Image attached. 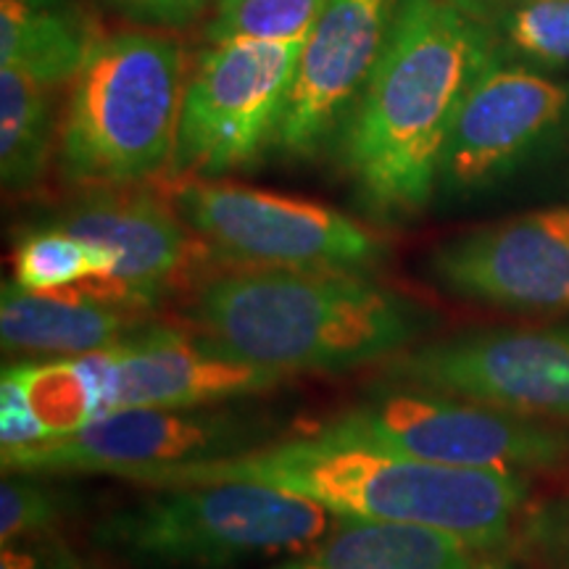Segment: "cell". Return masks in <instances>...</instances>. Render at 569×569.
Instances as JSON below:
<instances>
[{"label":"cell","mask_w":569,"mask_h":569,"mask_svg":"<svg viewBox=\"0 0 569 569\" xmlns=\"http://www.w3.org/2000/svg\"><path fill=\"white\" fill-rule=\"evenodd\" d=\"M130 482L148 488L256 482L309 498L340 519L448 532L475 553H496L517 538L530 501L528 475L446 467L319 432L272 440L238 457L151 469Z\"/></svg>","instance_id":"cell-1"},{"label":"cell","mask_w":569,"mask_h":569,"mask_svg":"<svg viewBox=\"0 0 569 569\" xmlns=\"http://www.w3.org/2000/svg\"><path fill=\"white\" fill-rule=\"evenodd\" d=\"M496 56L490 32L457 0H398L386 51L338 140L372 217L407 222L427 209L459 106Z\"/></svg>","instance_id":"cell-2"},{"label":"cell","mask_w":569,"mask_h":569,"mask_svg":"<svg viewBox=\"0 0 569 569\" xmlns=\"http://www.w3.org/2000/svg\"><path fill=\"white\" fill-rule=\"evenodd\" d=\"M184 319L224 351L293 375H343L415 348L436 315L365 272L232 267L206 274Z\"/></svg>","instance_id":"cell-3"},{"label":"cell","mask_w":569,"mask_h":569,"mask_svg":"<svg viewBox=\"0 0 569 569\" xmlns=\"http://www.w3.org/2000/svg\"><path fill=\"white\" fill-rule=\"evenodd\" d=\"M319 503L256 482L161 486L92 522L90 546L122 569H248L317 543Z\"/></svg>","instance_id":"cell-4"},{"label":"cell","mask_w":569,"mask_h":569,"mask_svg":"<svg viewBox=\"0 0 569 569\" xmlns=\"http://www.w3.org/2000/svg\"><path fill=\"white\" fill-rule=\"evenodd\" d=\"M184 84V53L172 34H103L63 106L56 153L61 180L80 190L122 188L169 172Z\"/></svg>","instance_id":"cell-5"},{"label":"cell","mask_w":569,"mask_h":569,"mask_svg":"<svg viewBox=\"0 0 569 569\" xmlns=\"http://www.w3.org/2000/svg\"><path fill=\"white\" fill-rule=\"evenodd\" d=\"M317 432L436 465L503 475L551 472L569 465V427L553 419L390 382H377Z\"/></svg>","instance_id":"cell-6"},{"label":"cell","mask_w":569,"mask_h":569,"mask_svg":"<svg viewBox=\"0 0 569 569\" xmlns=\"http://www.w3.org/2000/svg\"><path fill=\"white\" fill-rule=\"evenodd\" d=\"M169 201L213 259L230 267L372 272L388 240L359 219L306 198L203 177H169Z\"/></svg>","instance_id":"cell-7"},{"label":"cell","mask_w":569,"mask_h":569,"mask_svg":"<svg viewBox=\"0 0 569 569\" xmlns=\"http://www.w3.org/2000/svg\"><path fill=\"white\" fill-rule=\"evenodd\" d=\"M274 419L238 401L190 409H122L63 438L3 451V472L111 475L132 480L151 469L227 459L272 443Z\"/></svg>","instance_id":"cell-8"},{"label":"cell","mask_w":569,"mask_h":569,"mask_svg":"<svg viewBox=\"0 0 569 569\" xmlns=\"http://www.w3.org/2000/svg\"><path fill=\"white\" fill-rule=\"evenodd\" d=\"M303 40L211 42L184 84L169 177L219 180L274 146Z\"/></svg>","instance_id":"cell-9"},{"label":"cell","mask_w":569,"mask_h":569,"mask_svg":"<svg viewBox=\"0 0 569 569\" xmlns=\"http://www.w3.org/2000/svg\"><path fill=\"white\" fill-rule=\"evenodd\" d=\"M380 382L440 390L540 419H569V325L472 330L417 343Z\"/></svg>","instance_id":"cell-10"},{"label":"cell","mask_w":569,"mask_h":569,"mask_svg":"<svg viewBox=\"0 0 569 569\" xmlns=\"http://www.w3.org/2000/svg\"><path fill=\"white\" fill-rule=\"evenodd\" d=\"M569 119V84L496 56L467 90L438 167V193L472 196L543 151Z\"/></svg>","instance_id":"cell-11"},{"label":"cell","mask_w":569,"mask_h":569,"mask_svg":"<svg viewBox=\"0 0 569 569\" xmlns=\"http://www.w3.org/2000/svg\"><path fill=\"white\" fill-rule=\"evenodd\" d=\"M46 224L111 251L113 277L96 284V296L134 311L153 309L209 256L213 259L163 188H90L48 217Z\"/></svg>","instance_id":"cell-12"},{"label":"cell","mask_w":569,"mask_h":569,"mask_svg":"<svg viewBox=\"0 0 569 569\" xmlns=\"http://www.w3.org/2000/svg\"><path fill=\"white\" fill-rule=\"evenodd\" d=\"M398 0H327L303 40L274 148L315 159L336 146L380 61Z\"/></svg>","instance_id":"cell-13"},{"label":"cell","mask_w":569,"mask_h":569,"mask_svg":"<svg viewBox=\"0 0 569 569\" xmlns=\"http://www.w3.org/2000/svg\"><path fill=\"white\" fill-rule=\"evenodd\" d=\"M430 280L469 303L507 311H569V203L446 240Z\"/></svg>","instance_id":"cell-14"},{"label":"cell","mask_w":569,"mask_h":569,"mask_svg":"<svg viewBox=\"0 0 569 569\" xmlns=\"http://www.w3.org/2000/svg\"><path fill=\"white\" fill-rule=\"evenodd\" d=\"M109 415L122 409H190L246 401L290 380L217 346L201 332L146 325L109 348Z\"/></svg>","instance_id":"cell-15"},{"label":"cell","mask_w":569,"mask_h":569,"mask_svg":"<svg viewBox=\"0 0 569 569\" xmlns=\"http://www.w3.org/2000/svg\"><path fill=\"white\" fill-rule=\"evenodd\" d=\"M151 322L142 311L98 301L80 290L27 293L3 284L0 301V340L11 353L77 356L111 348Z\"/></svg>","instance_id":"cell-16"},{"label":"cell","mask_w":569,"mask_h":569,"mask_svg":"<svg viewBox=\"0 0 569 569\" xmlns=\"http://www.w3.org/2000/svg\"><path fill=\"white\" fill-rule=\"evenodd\" d=\"M267 569H478L475 551L448 532L403 522L343 519Z\"/></svg>","instance_id":"cell-17"},{"label":"cell","mask_w":569,"mask_h":569,"mask_svg":"<svg viewBox=\"0 0 569 569\" xmlns=\"http://www.w3.org/2000/svg\"><path fill=\"white\" fill-rule=\"evenodd\" d=\"M103 38L80 0H3L0 63L51 88L71 84Z\"/></svg>","instance_id":"cell-18"},{"label":"cell","mask_w":569,"mask_h":569,"mask_svg":"<svg viewBox=\"0 0 569 569\" xmlns=\"http://www.w3.org/2000/svg\"><path fill=\"white\" fill-rule=\"evenodd\" d=\"M17 375L27 403L46 430V440L63 438L109 415V348L77 356H51L6 365Z\"/></svg>","instance_id":"cell-19"},{"label":"cell","mask_w":569,"mask_h":569,"mask_svg":"<svg viewBox=\"0 0 569 569\" xmlns=\"http://www.w3.org/2000/svg\"><path fill=\"white\" fill-rule=\"evenodd\" d=\"M56 88L17 69L0 71V180L6 193L40 188L59 153Z\"/></svg>","instance_id":"cell-20"},{"label":"cell","mask_w":569,"mask_h":569,"mask_svg":"<svg viewBox=\"0 0 569 569\" xmlns=\"http://www.w3.org/2000/svg\"><path fill=\"white\" fill-rule=\"evenodd\" d=\"M503 59L532 69L569 67V0H457Z\"/></svg>","instance_id":"cell-21"},{"label":"cell","mask_w":569,"mask_h":569,"mask_svg":"<svg viewBox=\"0 0 569 569\" xmlns=\"http://www.w3.org/2000/svg\"><path fill=\"white\" fill-rule=\"evenodd\" d=\"M113 277V256L56 224H34L13 246L11 284L27 293L80 290Z\"/></svg>","instance_id":"cell-22"},{"label":"cell","mask_w":569,"mask_h":569,"mask_svg":"<svg viewBox=\"0 0 569 569\" xmlns=\"http://www.w3.org/2000/svg\"><path fill=\"white\" fill-rule=\"evenodd\" d=\"M82 511V493L53 475L3 472L0 482V543L61 532Z\"/></svg>","instance_id":"cell-23"},{"label":"cell","mask_w":569,"mask_h":569,"mask_svg":"<svg viewBox=\"0 0 569 569\" xmlns=\"http://www.w3.org/2000/svg\"><path fill=\"white\" fill-rule=\"evenodd\" d=\"M327 0H217L209 42H293L315 30Z\"/></svg>","instance_id":"cell-24"},{"label":"cell","mask_w":569,"mask_h":569,"mask_svg":"<svg viewBox=\"0 0 569 569\" xmlns=\"http://www.w3.org/2000/svg\"><path fill=\"white\" fill-rule=\"evenodd\" d=\"M519 549L543 569H569V496L546 498L525 509Z\"/></svg>","instance_id":"cell-25"},{"label":"cell","mask_w":569,"mask_h":569,"mask_svg":"<svg viewBox=\"0 0 569 569\" xmlns=\"http://www.w3.org/2000/svg\"><path fill=\"white\" fill-rule=\"evenodd\" d=\"M0 569H92L61 532L0 543Z\"/></svg>","instance_id":"cell-26"},{"label":"cell","mask_w":569,"mask_h":569,"mask_svg":"<svg viewBox=\"0 0 569 569\" xmlns=\"http://www.w3.org/2000/svg\"><path fill=\"white\" fill-rule=\"evenodd\" d=\"M106 3L142 30L156 32L188 30L209 9V0H106Z\"/></svg>","instance_id":"cell-27"},{"label":"cell","mask_w":569,"mask_h":569,"mask_svg":"<svg viewBox=\"0 0 569 569\" xmlns=\"http://www.w3.org/2000/svg\"><path fill=\"white\" fill-rule=\"evenodd\" d=\"M42 440H46V430L27 403L17 375L3 367V375H0V446L3 451H13V448L42 443Z\"/></svg>","instance_id":"cell-28"},{"label":"cell","mask_w":569,"mask_h":569,"mask_svg":"<svg viewBox=\"0 0 569 569\" xmlns=\"http://www.w3.org/2000/svg\"><path fill=\"white\" fill-rule=\"evenodd\" d=\"M478 569H519V567L511 565L507 559H486V561H478Z\"/></svg>","instance_id":"cell-29"}]
</instances>
